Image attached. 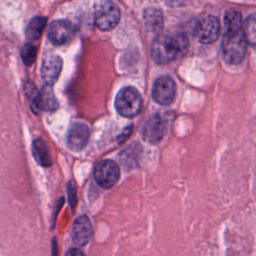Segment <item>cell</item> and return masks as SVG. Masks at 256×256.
I'll return each instance as SVG.
<instances>
[{"instance_id":"cell-6","label":"cell","mask_w":256,"mask_h":256,"mask_svg":"<svg viewBox=\"0 0 256 256\" xmlns=\"http://www.w3.org/2000/svg\"><path fill=\"white\" fill-rule=\"evenodd\" d=\"M94 178L102 188L110 189L120 178V168L113 160H101L94 168Z\"/></svg>"},{"instance_id":"cell-4","label":"cell","mask_w":256,"mask_h":256,"mask_svg":"<svg viewBox=\"0 0 256 256\" xmlns=\"http://www.w3.org/2000/svg\"><path fill=\"white\" fill-rule=\"evenodd\" d=\"M120 9L111 0H102L94 7V23L101 31H109L117 26L120 20Z\"/></svg>"},{"instance_id":"cell-5","label":"cell","mask_w":256,"mask_h":256,"mask_svg":"<svg viewBox=\"0 0 256 256\" xmlns=\"http://www.w3.org/2000/svg\"><path fill=\"white\" fill-rule=\"evenodd\" d=\"M220 29V23L216 17L205 15L196 20L193 26V33L201 43L208 44L218 39Z\"/></svg>"},{"instance_id":"cell-9","label":"cell","mask_w":256,"mask_h":256,"mask_svg":"<svg viewBox=\"0 0 256 256\" xmlns=\"http://www.w3.org/2000/svg\"><path fill=\"white\" fill-rule=\"evenodd\" d=\"M90 138V128L84 123H74L67 136V143L72 151H81L88 143Z\"/></svg>"},{"instance_id":"cell-21","label":"cell","mask_w":256,"mask_h":256,"mask_svg":"<svg viewBox=\"0 0 256 256\" xmlns=\"http://www.w3.org/2000/svg\"><path fill=\"white\" fill-rule=\"evenodd\" d=\"M67 192H68V196H69L68 197L69 198V203L72 206V208H74V206L76 204V191H75V187L73 186L72 182H70L68 184Z\"/></svg>"},{"instance_id":"cell-16","label":"cell","mask_w":256,"mask_h":256,"mask_svg":"<svg viewBox=\"0 0 256 256\" xmlns=\"http://www.w3.org/2000/svg\"><path fill=\"white\" fill-rule=\"evenodd\" d=\"M39 97H40V103H41L42 110L54 111L58 108L59 104L54 95L51 85L45 84V86L43 87L41 92H39Z\"/></svg>"},{"instance_id":"cell-15","label":"cell","mask_w":256,"mask_h":256,"mask_svg":"<svg viewBox=\"0 0 256 256\" xmlns=\"http://www.w3.org/2000/svg\"><path fill=\"white\" fill-rule=\"evenodd\" d=\"M46 23H47V19L45 17H42V16L33 17L27 25V28L25 31L26 37L32 41L39 39L43 29L46 26Z\"/></svg>"},{"instance_id":"cell-13","label":"cell","mask_w":256,"mask_h":256,"mask_svg":"<svg viewBox=\"0 0 256 256\" xmlns=\"http://www.w3.org/2000/svg\"><path fill=\"white\" fill-rule=\"evenodd\" d=\"M32 153L37 163L43 167L52 165V158L45 142L41 139H35L32 143Z\"/></svg>"},{"instance_id":"cell-22","label":"cell","mask_w":256,"mask_h":256,"mask_svg":"<svg viewBox=\"0 0 256 256\" xmlns=\"http://www.w3.org/2000/svg\"><path fill=\"white\" fill-rule=\"evenodd\" d=\"M65 256H85V255L83 254V252L81 250H79L77 248H70L66 252Z\"/></svg>"},{"instance_id":"cell-14","label":"cell","mask_w":256,"mask_h":256,"mask_svg":"<svg viewBox=\"0 0 256 256\" xmlns=\"http://www.w3.org/2000/svg\"><path fill=\"white\" fill-rule=\"evenodd\" d=\"M243 22L241 14L237 11H228L224 17V34H232L241 31Z\"/></svg>"},{"instance_id":"cell-8","label":"cell","mask_w":256,"mask_h":256,"mask_svg":"<svg viewBox=\"0 0 256 256\" xmlns=\"http://www.w3.org/2000/svg\"><path fill=\"white\" fill-rule=\"evenodd\" d=\"M76 33L74 25L65 19L54 20L48 29V38L54 45H62L70 41Z\"/></svg>"},{"instance_id":"cell-1","label":"cell","mask_w":256,"mask_h":256,"mask_svg":"<svg viewBox=\"0 0 256 256\" xmlns=\"http://www.w3.org/2000/svg\"><path fill=\"white\" fill-rule=\"evenodd\" d=\"M187 48V39L183 35H158L151 44V57L158 64L173 61Z\"/></svg>"},{"instance_id":"cell-17","label":"cell","mask_w":256,"mask_h":256,"mask_svg":"<svg viewBox=\"0 0 256 256\" xmlns=\"http://www.w3.org/2000/svg\"><path fill=\"white\" fill-rule=\"evenodd\" d=\"M144 20L146 26L151 31H159L162 28V13L157 9H147L144 12Z\"/></svg>"},{"instance_id":"cell-10","label":"cell","mask_w":256,"mask_h":256,"mask_svg":"<svg viewBox=\"0 0 256 256\" xmlns=\"http://www.w3.org/2000/svg\"><path fill=\"white\" fill-rule=\"evenodd\" d=\"M166 132V123L164 119L155 114L151 116L143 127L142 136L145 141L150 143H157L162 140Z\"/></svg>"},{"instance_id":"cell-12","label":"cell","mask_w":256,"mask_h":256,"mask_svg":"<svg viewBox=\"0 0 256 256\" xmlns=\"http://www.w3.org/2000/svg\"><path fill=\"white\" fill-rule=\"evenodd\" d=\"M92 234L93 229L89 218L85 215L76 218L71 230L73 242L78 246H85L91 240Z\"/></svg>"},{"instance_id":"cell-3","label":"cell","mask_w":256,"mask_h":256,"mask_svg":"<svg viewBox=\"0 0 256 256\" xmlns=\"http://www.w3.org/2000/svg\"><path fill=\"white\" fill-rule=\"evenodd\" d=\"M247 43L243 30L232 34H224L222 53L225 61L229 64H239L242 62L246 55Z\"/></svg>"},{"instance_id":"cell-7","label":"cell","mask_w":256,"mask_h":256,"mask_svg":"<svg viewBox=\"0 0 256 256\" xmlns=\"http://www.w3.org/2000/svg\"><path fill=\"white\" fill-rule=\"evenodd\" d=\"M176 85L171 77L161 76L153 84L152 97L160 105H169L174 101Z\"/></svg>"},{"instance_id":"cell-2","label":"cell","mask_w":256,"mask_h":256,"mask_svg":"<svg viewBox=\"0 0 256 256\" xmlns=\"http://www.w3.org/2000/svg\"><path fill=\"white\" fill-rule=\"evenodd\" d=\"M142 107V98L139 91L127 86L119 90L115 98V108L119 115L125 118H133L139 114Z\"/></svg>"},{"instance_id":"cell-18","label":"cell","mask_w":256,"mask_h":256,"mask_svg":"<svg viewBox=\"0 0 256 256\" xmlns=\"http://www.w3.org/2000/svg\"><path fill=\"white\" fill-rule=\"evenodd\" d=\"M243 33L247 42L256 46V14L250 15L243 23Z\"/></svg>"},{"instance_id":"cell-11","label":"cell","mask_w":256,"mask_h":256,"mask_svg":"<svg viewBox=\"0 0 256 256\" xmlns=\"http://www.w3.org/2000/svg\"><path fill=\"white\" fill-rule=\"evenodd\" d=\"M62 58L58 55H48L41 65V78L46 85H53L62 70Z\"/></svg>"},{"instance_id":"cell-20","label":"cell","mask_w":256,"mask_h":256,"mask_svg":"<svg viewBox=\"0 0 256 256\" xmlns=\"http://www.w3.org/2000/svg\"><path fill=\"white\" fill-rule=\"evenodd\" d=\"M36 53H37V50L34 45L30 43H26L23 45L21 49V56L25 65L31 66L34 63L36 59Z\"/></svg>"},{"instance_id":"cell-19","label":"cell","mask_w":256,"mask_h":256,"mask_svg":"<svg viewBox=\"0 0 256 256\" xmlns=\"http://www.w3.org/2000/svg\"><path fill=\"white\" fill-rule=\"evenodd\" d=\"M139 148L141 147L138 146L137 144H133L128 146L126 150H123V152L120 154V159L123 165L132 167V165L137 163V157L140 151Z\"/></svg>"}]
</instances>
